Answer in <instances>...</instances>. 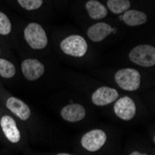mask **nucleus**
Listing matches in <instances>:
<instances>
[{
	"instance_id": "obj_4",
	"label": "nucleus",
	"mask_w": 155,
	"mask_h": 155,
	"mask_svg": "<svg viewBox=\"0 0 155 155\" xmlns=\"http://www.w3.org/2000/svg\"><path fill=\"white\" fill-rule=\"evenodd\" d=\"M129 61L140 67L150 68L155 65V48L150 44L134 47L128 53Z\"/></svg>"
},
{
	"instance_id": "obj_1",
	"label": "nucleus",
	"mask_w": 155,
	"mask_h": 155,
	"mask_svg": "<svg viewBox=\"0 0 155 155\" xmlns=\"http://www.w3.org/2000/svg\"><path fill=\"white\" fill-rule=\"evenodd\" d=\"M23 37L26 44L32 49H44L48 44V38L45 29L36 22H31L25 27Z\"/></svg>"
},
{
	"instance_id": "obj_18",
	"label": "nucleus",
	"mask_w": 155,
	"mask_h": 155,
	"mask_svg": "<svg viewBox=\"0 0 155 155\" xmlns=\"http://www.w3.org/2000/svg\"><path fill=\"white\" fill-rule=\"evenodd\" d=\"M43 0H18L19 5L26 10H35L43 5Z\"/></svg>"
},
{
	"instance_id": "obj_5",
	"label": "nucleus",
	"mask_w": 155,
	"mask_h": 155,
	"mask_svg": "<svg viewBox=\"0 0 155 155\" xmlns=\"http://www.w3.org/2000/svg\"><path fill=\"white\" fill-rule=\"evenodd\" d=\"M107 142V134L102 129H92L84 133L80 144L84 150L89 152H96L105 146Z\"/></svg>"
},
{
	"instance_id": "obj_3",
	"label": "nucleus",
	"mask_w": 155,
	"mask_h": 155,
	"mask_svg": "<svg viewBox=\"0 0 155 155\" xmlns=\"http://www.w3.org/2000/svg\"><path fill=\"white\" fill-rule=\"evenodd\" d=\"M60 48L67 56L82 58L88 51V44L82 35H71L61 41Z\"/></svg>"
},
{
	"instance_id": "obj_14",
	"label": "nucleus",
	"mask_w": 155,
	"mask_h": 155,
	"mask_svg": "<svg viewBox=\"0 0 155 155\" xmlns=\"http://www.w3.org/2000/svg\"><path fill=\"white\" fill-rule=\"evenodd\" d=\"M86 9L92 20H101L108 15V8L97 0H88L86 3Z\"/></svg>"
},
{
	"instance_id": "obj_13",
	"label": "nucleus",
	"mask_w": 155,
	"mask_h": 155,
	"mask_svg": "<svg viewBox=\"0 0 155 155\" xmlns=\"http://www.w3.org/2000/svg\"><path fill=\"white\" fill-rule=\"evenodd\" d=\"M121 20L127 26L135 27V26L145 24L148 21V17L142 11L129 8L128 10H126L123 13Z\"/></svg>"
},
{
	"instance_id": "obj_12",
	"label": "nucleus",
	"mask_w": 155,
	"mask_h": 155,
	"mask_svg": "<svg viewBox=\"0 0 155 155\" xmlns=\"http://www.w3.org/2000/svg\"><path fill=\"white\" fill-rule=\"evenodd\" d=\"M115 31V29L111 25L107 22H97L91 25L87 32V37L95 43H98L105 40L110 34Z\"/></svg>"
},
{
	"instance_id": "obj_20",
	"label": "nucleus",
	"mask_w": 155,
	"mask_h": 155,
	"mask_svg": "<svg viewBox=\"0 0 155 155\" xmlns=\"http://www.w3.org/2000/svg\"><path fill=\"white\" fill-rule=\"evenodd\" d=\"M58 155H69L71 153H67V152H60V153H57Z\"/></svg>"
},
{
	"instance_id": "obj_8",
	"label": "nucleus",
	"mask_w": 155,
	"mask_h": 155,
	"mask_svg": "<svg viewBox=\"0 0 155 155\" xmlns=\"http://www.w3.org/2000/svg\"><path fill=\"white\" fill-rule=\"evenodd\" d=\"M119 97V92L110 87H97L91 95V101L94 105L102 107L114 103Z\"/></svg>"
},
{
	"instance_id": "obj_2",
	"label": "nucleus",
	"mask_w": 155,
	"mask_h": 155,
	"mask_svg": "<svg viewBox=\"0 0 155 155\" xmlns=\"http://www.w3.org/2000/svg\"><path fill=\"white\" fill-rule=\"evenodd\" d=\"M114 81L121 89L133 92L141 86V74L134 68H123L115 73Z\"/></svg>"
},
{
	"instance_id": "obj_10",
	"label": "nucleus",
	"mask_w": 155,
	"mask_h": 155,
	"mask_svg": "<svg viewBox=\"0 0 155 155\" xmlns=\"http://www.w3.org/2000/svg\"><path fill=\"white\" fill-rule=\"evenodd\" d=\"M61 117L68 123H77L82 121L87 115L84 107L78 103H71L63 106L60 111Z\"/></svg>"
},
{
	"instance_id": "obj_16",
	"label": "nucleus",
	"mask_w": 155,
	"mask_h": 155,
	"mask_svg": "<svg viewBox=\"0 0 155 155\" xmlns=\"http://www.w3.org/2000/svg\"><path fill=\"white\" fill-rule=\"evenodd\" d=\"M15 74L16 68L14 64L6 59L0 58V76L6 79H9L12 78Z\"/></svg>"
},
{
	"instance_id": "obj_19",
	"label": "nucleus",
	"mask_w": 155,
	"mask_h": 155,
	"mask_svg": "<svg viewBox=\"0 0 155 155\" xmlns=\"http://www.w3.org/2000/svg\"><path fill=\"white\" fill-rule=\"evenodd\" d=\"M128 154H130V155H143V154H146V153H143L141 151H137V150H134V151H131Z\"/></svg>"
},
{
	"instance_id": "obj_6",
	"label": "nucleus",
	"mask_w": 155,
	"mask_h": 155,
	"mask_svg": "<svg viewBox=\"0 0 155 155\" xmlns=\"http://www.w3.org/2000/svg\"><path fill=\"white\" fill-rule=\"evenodd\" d=\"M114 111L115 115L122 121H131L137 114V106L133 98L128 96L118 97L114 101Z\"/></svg>"
},
{
	"instance_id": "obj_7",
	"label": "nucleus",
	"mask_w": 155,
	"mask_h": 155,
	"mask_svg": "<svg viewBox=\"0 0 155 155\" xmlns=\"http://www.w3.org/2000/svg\"><path fill=\"white\" fill-rule=\"evenodd\" d=\"M21 74L28 81H36L45 74L46 68L43 62L37 59H25L21 64Z\"/></svg>"
},
{
	"instance_id": "obj_9",
	"label": "nucleus",
	"mask_w": 155,
	"mask_h": 155,
	"mask_svg": "<svg viewBox=\"0 0 155 155\" xmlns=\"http://www.w3.org/2000/svg\"><path fill=\"white\" fill-rule=\"evenodd\" d=\"M0 126L6 138L12 144H18L21 139V134L16 121L9 115H3L0 118Z\"/></svg>"
},
{
	"instance_id": "obj_11",
	"label": "nucleus",
	"mask_w": 155,
	"mask_h": 155,
	"mask_svg": "<svg viewBox=\"0 0 155 155\" xmlns=\"http://www.w3.org/2000/svg\"><path fill=\"white\" fill-rule=\"evenodd\" d=\"M6 107L21 121L25 122L31 117V109L29 106L16 97H9L6 101Z\"/></svg>"
},
{
	"instance_id": "obj_17",
	"label": "nucleus",
	"mask_w": 155,
	"mask_h": 155,
	"mask_svg": "<svg viewBox=\"0 0 155 155\" xmlns=\"http://www.w3.org/2000/svg\"><path fill=\"white\" fill-rule=\"evenodd\" d=\"M12 25L10 20L5 13L0 11V35H8L11 33Z\"/></svg>"
},
{
	"instance_id": "obj_15",
	"label": "nucleus",
	"mask_w": 155,
	"mask_h": 155,
	"mask_svg": "<svg viewBox=\"0 0 155 155\" xmlns=\"http://www.w3.org/2000/svg\"><path fill=\"white\" fill-rule=\"evenodd\" d=\"M107 7L112 13L123 14L130 8L131 3L129 0H108Z\"/></svg>"
},
{
	"instance_id": "obj_21",
	"label": "nucleus",
	"mask_w": 155,
	"mask_h": 155,
	"mask_svg": "<svg viewBox=\"0 0 155 155\" xmlns=\"http://www.w3.org/2000/svg\"><path fill=\"white\" fill-rule=\"evenodd\" d=\"M0 53H1V48H0Z\"/></svg>"
}]
</instances>
